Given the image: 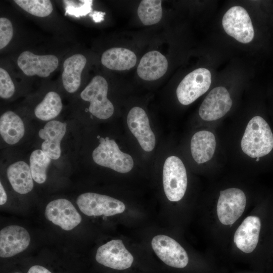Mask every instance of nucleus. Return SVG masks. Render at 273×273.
I'll return each instance as SVG.
<instances>
[{"label": "nucleus", "mask_w": 273, "mask_h": 273, "mask_svg": "<svg viewBox=\"0 0 273 273\" xmlns=\"http://www.w3.org/2000/svg\"><path fill=\"white\" fill-rule=\"evenodd\" d=\"M152 247L157 256L166 264L176 268H184L189 262L186 250L173 239L163 235L154 237Z\"/></svg>", "instance_id": "9"}, {"label": "nucleus", "mask_w": 273, "mask_h": 273, "mask_svg": "<svg viewBox=\"0 0 273 273\" xmlns=\"http://www.w3.org/2000/svg\"><path fill=\"white\" fill-rule=\"evenodd\" d=\"M105 15V13H103L101 11H95L90 13L89 16L92 18L95 22L99 23L104 20Z\"/></svg>", "instance_id": "31"}, {"label": "nucleus", "mask_w": 273, "mask_h": 273, "mask_svg": "<svg viewBox=\"0 0 273 273\" xmlns=\"http://www.w3.org/2000/svg\"><path fill=\"white\" fill-rule=\"evenodd\" d=\"M162 1L160 0H143L138 9V15L145 25L158 23L162 16Z\"/></svg>", "instance_id": "25"}, {"label": "nucleus", "mask_w": 273, "mask_h": 273, "mask_svg": "<svg viewBox=\"0 0 273 273\" xmlns=\"http://www.w3.org/2000/svg\"><path fill=\"white\" fill-rule=\"evenodd\" d=\"M76 203L80 210L87 216H109L122 213L124 204L113 197L94 193L79 195Z\"/></svg>", "instance_id": "5"}, {"label": "nucleus", "mask_w": 273, "mask_h": 273, "mask_svg": "<svg viewBox=\"0 0 273 273\" xmlns=\"http://www.w3.org/2000/svg\"><path fill=\"white\" fill-rule=\"evenodd\" d=\"M8 178L15 191L25 194L33 187V178L29 165L24 161L16 162L10 165L7 170Z\"/></svg>", "instance_id": "21"}, {"label": "nucleus", "mask_w": 273, "mask_h": 273, "mask_svg": "<svg viewBox=\"0 0 273 273\" xmlns=\"http://www.w3.org/2000/svg\"><path fill=\"white\" fill-rule=\"evenodd\" d=\"M260 228L259 217H247L235 233L234 241L237 247L246 253L254 250L258 242Z\"/></svg>", "instance_id": "17"}, {"label": "nucleus", "mask_w": 273, "mask_h": 273, "mask_svg": "<svg viewBox=\"0 0 273 273\" xmlns=\"http://www.w3.org/2000/svg\"><path fill=\"white\" fill-rule=\"evenodd\" d=\"M15 273H19V272H15Z\"/></svg>", "instance_id": "35"}, {"label": "nucleus", "mask_w": 273, "mask_h": 273, "mask_svg": "<svg viewBox=\"0 0 273 273\" xmlns=\"http://www.w3.org/2000/svg\"><path fill=\"white\" fill-rule=\"evenodd\" d=\"M96 259L105 266L117 270L130 267L133 261L132 255L121 240H113L99 247Z\"/></svg>", "instance_id": "10"}, {"label": "nucleus", "mask_w": 273, "mask_h": 273, "mask_svg": "<svg viewBox=\"0 0 273 273\" xmlns=\"http://www.w3.org/2000/svg\"><path fill=\"white\" fill-rule=\"evenodd\" d=\"M86 63L85 56L79 54L73 55L64 61L62 82L64 87L68 93H73L79 87L81 73Z\"/></svg>", "instance_id": "19"}, {"label": "nucleus", "mask_w": 273, "mask_h": 273, "mask_svg": "<svg viewBox=\"0 0 273 273\" xmlns=\"http://www.w3.org/2000/svg\"><path fill=\"white\" fill-rule=\"evenodd\" d=\"M127 123L142 148L146 152L152 151L156 144V139L146 112L139 107L132 108L128 114Z\"/></svg>", "instance_id": "14"}, {"label": "nucleus", "mask_w": 273, "mask_h": 273, "mask_svg": "<svg viewBox=\"0 0 273 273\" xmlns=\"http://www.w3.org/2000/svg\"><path fill=\"white\" fill-rule=\"evenodd\" d=\"M62 109L60 96L55 92H49L42 101L34 109V113L38 119L47 121L57 117Z\"/></svg>", "instance_id": "24"}, {"label": "nucleus", "mask_w": 273, "mask_h": 273, "mask_svg": "<svg viewBox=\"0 0 273 273\" xmlns=\"http://www.w3.org/2000/svg\"><path fill=\"white\" fill-rule=\"evenodd\" d=\"M14 2L28 13L39 17L49 16L53 10L49 0H15Z\"/></svg>", "instance_id": "27"}, {"label": "nucleus", "mask_w": 273, "mask_h": 273, "mask_svg": "<svg viewBox=\"0 0 273 273\" xmlns=\"http://www.w3.org/2000/svg\"><path fill=\"white\" fill-rule=\"evenodd\" d=\"M27 273H52L43 266L40 265H34L31 267Z\"/></svg>", "instance_id": "32"}, {"label": "nucleus", "mask_w": 273, "mask_h": 273, "mask_svg": "<svg viewBox=\"0 0 273 273\" xmlns=\"http://www.w3.org/2000/svg\"><path fill=\"white\" fill-rule=\"evenodd\" d=\"M108 83L102 76H95L80 94L81 99L90 103L89 112L101 119L110 118L114 108L112 102L107 98Z\"/></svg>", "instance_id": "3"}, {"label": "nucleus", "mask_w": 273, "mask_h": 273, "mask_svg": "<svg viewBox=\"0 0 273 273\" xmlns=\"http://www.w3.org/2000/svg\"><path fill=\"white\" fill-rule=\"evenodd\" d=\"M222 24L225 32L238 41L247 43L252 41L254 31L247 11L241 6H234L224 15Z\"/></svg>", "instance_id": "7"}, {"label": "nucleus", "mask_w": 273, "mask_h": 273, "mask_svg": "<svg viewBox=\"0 0 273 273\" xmlns=\"http://www.w3.org/2000/svg\"><path fill=\"white\" fill-rule=\"evenodd\" d=\"M67 124L57 120L48 122L39 130V136L44 140L41 150L54 160L61 155L60 143L66 131Z\"/></svg>", "instance_id": "16"}, {"label": "nucleus", "mask_w": 273, "mask_h": 273, "mask_svg": "<svg viewBox=\"0 0 273 273\" xmlns=\"http://www.w3.org/2000/svg\"><path fill=\"white\" fill-rule=\"evenodd\" d=\"M241 146L243 152L251 158L263 157L271 152L273 149V134L263 118L256 116L249 121Z\"/></svg>", "instance_id": "1"}, {"label": "nucleus", "mask_w": 273, "mask_h": 273, "mask_svg": "<svg viewBox=\"0 0 273 273\" xmlns=\"http://www.w3.org/2000/svg\"><path fill=\"white\" fill-rule=\"evenodd\" d=\"M232 104L227 89L223 86L216 87L212 89L205 98L199 109V114L204 120H215L225 115Z\"/></svg>", "instance_id": "13"}, {"label": "nucleus", "mask_w": 273, "mask_h": 273, "mask_svg": "<svg viewBox=\"0 0 273 273\" xmlns=\"http://www.w3.org/2000/svg\"><path fill=\"white\" fill-rule=\"evenodd\" d=\"M163 184L165 195L169 201L177 202L183 198L187 190L188 178L185 165L178 157L171 156L166 159Z\"/></svg>", "instance_id": "4"}, {"label": "nucleus", "mask_w": 273, "mask_h": 273, "mask_svg": "<svg viewBox=\"0 0 273 273\" xmlns=\"http://www.w3.org/2000/svg\"><path fill=\"white\" fill-rule=\"evenodd\" d=\"M45 216L65 231L72 230L81 221V217L74 205L65 199L50 202L46 206Z\"/></svg>", "instance_id": "11"}, {"label": "nucleus", "mask_w": 273, "mask_h": 273, "mask_svg": "<svg viewBox=\"0 0 273 273\" xmlns=\"http://www.w3.org/2000/svg\"><path fill=\"white\" fill-rule=\"evenodd\" d=\"M0 205H2L6 202L7 197L6 193L1 183H0Z\"/></svg>", "instance_id": "33"}, {"label": "nucleus", "mask_w": 273, "mask_h": 273, "mask_svg": "<svg viewBox=\"0 0 273 273\" xmlns=\"http://www.w3.org/2000/svg\"><path fill=\"white\" fill-rule=\"evenodd\" d=\"M211 82L210 71L199 68L187 74L176 88L178 101L184 105L194 102L209 89Z\"/></svg>", "instance_id": "6"}, {"label": "nucleus", "mask_w": 273, "mask_h": 273, "mask_svg": "<svg viewBox=\"0 0 273 273\" xmlns=\"http://www.w3.org/2000/svg\"><path fill=\"white\" fill-rule=\"evenodd\" d=\"M65 5V15L73 16L76 17L85 16L90 14L92 9L93 1H80V4H77L73 1H64Z\"/></svg>", "instance_id": "28"}, {"label": "nucleus", "mask_w": 273, "mask_h": 273, "mask_svg": "<svg viewBox=\"0 0 273 273\" xmlns=\"http://www.w3.org/2000/svg\"><path fill=\"white\" fill-rule=\"evenodd\" d=\"M259 158H256V161H259Z\"/></svg>", "instance_id": "34"}, {"label": "nucleus", "mask_w": 273, "mask_h": 273, "mask_svg": "<svg viewBox=\"0 0 273 273\" xmlns=\"http://www.w3.org/2000/svg\"><path fill=\"white\" fill-rule=\"evenodd\" d=\"M17 64L27 76L47 77L57 69L59 60L54 55H37L25 51L18 57Z\"/></svg>", "instance_id": "12"}, {"label": "nucleus", "mask_w": 273, "mask_h": 273, "mask_svg": "<svg viewBox=\"0 0 273 273\" xmlns=\"http://www.w3.org/2000/svg\"><path fill=\"white\" fill-rule=\"evenodd\" d=\"M92 157L97 164L111 168L120 173H127L133 167L130 155L122 152L113 140L100 139V144L93 152Z\"/></svg>", "instance_id": "2"}, {"label": "nucleus", "mask_w": 273, "mask_h": 273, "mask_svg": "<svg viewBox=\"0 0 273 273\" xmlns=\"http://www.w3.org/2000/svg\"><path fill=\"white\" fill-rule=\"evenodd\" d=\"M30 242L28 231L19 225H9L0 231V256L8 258L25 250Z\"/></svg>", "instance_id": "15"}, {"label": "nucleus", "mask_w": 273, "mask_h": 273, "mask_svg": "<svg viewBox=\"0 0 273 273\" xmlns=\"http://www.w3.org/2000/svg\"><path fill=\"white\" fill-rule=\"evenodd\" d=\"M167 68L166 57L158 51H152L142 57L137 68V73L144 80H155L163 76Z\"/></svg>", "instance_id": "18"}, {"label": "nucleus", "mask_w": 273, "mask_h": 273, "mask_svg": "<svg viewBox=\"0 0 273 273\" xmlns=\"http://www.w3.org/2000/svg\"><path fill=\"white\" fill-rule=\"evenodd\" d=\"M215 148V138L210 131H199L192 138L191 154L194 160L199 164L210 160L214 155Z\"/></svg>", "instance_id": "20"}, {"label": "nucleus", "mask_w": 273, "mask_h": 273, "mask_svg": "<svg viewBox=\"0 0 273 273\" xmlns=\"http://www.w3.org/2000/svg\"><path fill=\"white\" fill-rule=\"evenodd\" d=\"M102 64L111 70H129L136 62V57L131 51L123 48H112L105 51L101 57Z\"/></svg>", "instance_id": "22"}, {"label": "nucleus", "mask_w": 273, "mask_h": 273, "mask_svg": "<svg viewBox=\"0 0 273 273\" xmlns=\"http://www.w3.org/2000/svg\"><path fill=\"white\" fill-rule=\"evenodd\" d=\"M13 36V25L7 18H0V49L6 47Z\"/></svg>", "instance_id": "30"}, {"label": "nucleus", "mask_w": 273, "mask_h": 273, "mask_svg": "<svg viewBox=\"0 0 273 273\" xmlns=\"http://www.w3.org/2000/svg\"><path fill=\"white\" fill-rule=\"evenodd\" d=\"M51 158L41 150L33 151L30 157V168L33 180L42 184L47 179V169Z\"/></svg>", "instance_id": "26"}, {"label": "nucleus", "mask_w": 273, "mask_h": 273, "mask_svg": "<svg viewBox=\"0 0 273 273\" xmlns=\"http://www.w3.org/2000/svg\"><path fill=\"white\" fill-rule=\"evenodd\" d=\"M25 132L24 123L20 117L14 112H5L0 118V133L8 144L18 143Z\"/></svg>", "instance_id": "23"}, {"label": "nucleus", "mask_w": 273, "mask_h": 273, "mask_svg": "<svg viewBox=\"0 0 273 273\" xmlns=\"http://www.w3.org/2000/svg\"><path fill=\"white\" fill-rule=\"evenodd\" d=\"M14 84L8 72L4 68H0V97L9 99L14 94Z\"/></svg>", "instance_id": "29"}, {"label": "nucleus", "mask_w": 273, "mask_h": 273, "mask_svg": "<svg viewBox=\"0 0 273 273\" xmlns=\"http://www.w3.org/2000/svg\"><path fill=\"white\" fill-rule=\"evenodd\" d=\"M246 204L244 193L237 188L220 191L217 205L218 218L221 223L231 225L243 214Z\"/></svg>", "instance_id": "8"}]
</instances>
